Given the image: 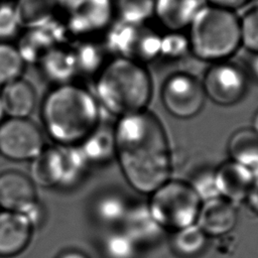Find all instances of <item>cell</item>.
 Here are the masks:
<instances>
[{"mask_svg":"<svg viewBox=\"0 0 258 258\" xmlns=\"http://www.w3.org/2000/svg\"><path fill=\"white\" fill-rule=\"evenodd\" d=\"M202 86L206 97L220 106H231L243 99L248 88L245 70L234 62H213L205 73Z\"/></svg>","mask_w":258,"mask_h":258,"instance_id":"cell-9","label":"cell"},{"mask_svg":"<svg viewBox=\"0 0 258 258\" xmlns=\"http://www.w3.org/2000/svg\"><path fill=\"white\" fill-rule=\"evenodd\" d=\"M99 115L95 95L76 82L52 86L41 104L47 133L63 146L83 142L97 128Z\"/></svg>","mask_w":258,"mask_h":258,"instance_id":"cell-2","label":"cell"},{"mask_svg":"<svg viewBox=\"0 0 258 258\" xmlns=\"http://www.w3.org/2000/svg\"><path fill=\"white\" fill-rule=\"evenodd\" d=\"M252 129L258 134V110L256 111L254 117H253V127Z\"/></svg>","mask_w":258,"mask_h":258,"instance_id":"cell-37","label":"cell"},{"mask_svg":"<svg viewBox=\"0 0 258 258\" xmlns=\"http://www.w3.org/2000/svg\"><path fill=\"white\" fill-rule=\"evenodd\" d=\"M88 160L74 145L43 149L30 164V180L42 187L70 184L80 178Z\"/></svg>","mask_w":258,"mask_h":258,"instance_id":"cell-6","label":"cell"},{"mask_svg":"<svg viewBox=\"0 0 258 258\" xmlns=\"http://www.w3.org/2000/svg\"><path fill=\"white\" fill-rule=\"evenodd\" d=\"M237 221L234 204L219 197L202 203L197 225L207 236L224 237L234 230Z\"/></svg>","mask_w":258,"mask_h":258,"instance_id":"cell-13","label":"cell"},{"mask_svg":"<svg viewBox=\"0 0 258 258\" xmlns=\"http://www.w3.org/2000/svg\"><path fill=\"white\" fill-rule=\"evenodd\" d=\"M112 3L119 22L146 24L154 14V0H112Z\"/></svg>","mask_w":258,"mask_h":258,"instance_id":"cell-24","label":"cell"},{"mask_svg":"<svg viewBox=\"0 0 258 258\" xmlns=\"http://www.w3.org/2000/svg\"><path fill=\"white\" fill-rule=\"evenodd\" d=\"M104 249L109 258H133L136 252V244L126 233L119 231L108 236Z\"/></svg>","mask_w":258,"mask_h":258,"instance_id":"cell-30","label":"cell"},{"mask_svg":"<svg viewBox=\"0 0 258 258\" xmlns=\"http://www.w3.org/2000/svg\"><path fill=\"white\" fill-rule=\"evenodd\" d=\"M249 207L258 214V178H256L246 198Z\"/></svg>","mask_w":258,"mask_h":258,"instance_id":"cell-34","label":"cell"},{"mask_svg":"<svg viewBox=\"0 0 258 258\" xmlns=\"http://www.w3.org/2000/svg\"><path fill=\"white\" fill-rule=\"evenodd\" d=\"M17 0H0V3H14Z\"/></svg>","mask_w":258,"mask_h":258,"instance_id":"cell-39","label":"cell"},{"mask_svg":"<svg viewBox=\"0 0 258 258\" xmlns=\"http://www.w3.org/2000/svg\"><path fill=\"white\" fill-rule=\"evenodd\" d=\"M129 207L123 198L117 195L103 197L97 205L99 219L106 224H122Z\"/></svg>","mask_w":258,"mask_h":258,"instance_id":"cell-27","label":"cell"},{"mask_svg":"<svg viewBox=\"0 0 258 258\" xmlns=\"http://www.w3.org/2000/svg\"><path fill=\"white\" fill-rule=\"evenodd\" d=\"M0 207L25 215L32 223L39 219L34 183L24 174L9 170L0 174Z\"/></svg>","mask_w":258,"mask_h":258,"instance_id":"cell-12","label":"cell"},{"mask_svg":"<svg viewBox=\"0 0 258 258\" xmlns=\"http://www.w3.org/2000/svg\"><path fill=\"white\" fill-rule=\"evenodd\" d=\"M152 82L144 64L119 56L110 58L95 77V97L110 113L123 117L145 110Z\"/></svg>","mask_w":258,"mask_h":258,"instance_id":"cell-3","label":"cell"},{"mask_svg":"<svg viewBox=\"0 0 258 258\" xmlns=\"http://www.w3.org/2000/svg\"><path fill=\"white\" fill-rule=\"evenodd\" d=\"M189 51L211 62L228 60L241 46L239 17L234 11L205 4L188 26Z\"/></svg>","mask_w":258,"mask_h":258,"instance_id":"cell-4","label":"cell"},{"mask_svg":"<svg viewBox=\"0 0 258 258\" xmlns=\"http://www.w3.org/2000/svg\"><path fill=\"white\" fill-rule=\"evenodd\" d=\"M58 258H88V257L79 251H68L62 253Z\"/></svg>","mask_w":258,"mask_h":258,"instance_id":"cell-36","label":"cell"},{"mask_svg":"<svg viewBox=\"0 0 258 258\" xmlns=\"http://www.w3.org/2000/svg\"><path fill=\"white\" fill-rule=\"evenodd\" d=\"M239 21L241 46L251 53H258V6L247 10Z\"/></svg>","mask_w":258,"mask_h":258,"instance_id":"cell-29","label":"cell"},{"mask_svg":"<svg viewBox=\"0 0 258 258\" xmlns=\"http://www.w3.org/2000/svg\"><path fill=\"white\" fill-rule=\"evenodd\" d=\"M252 56L249 58L248 61V72H246L247 76L248 74L255 79L258 82V53H251Z\"/></svg>","mask_w":258,"mask_h":258,"instance_id":"cell-35","label":"cell"},{"mask_svg":"<svg viewBox=\"0 0 258 258\" xmlns=\"http://www.w3.org/2000/svg\"><path fill=\"white\" fill-rule=\"evenodd\" d=\"M150 195L148 210L163 230L175 232L197 222L203 202L189 182L168 179Z\"/></svg>","mask_w":258,"mask_h":258,"instance_id":"cell-5","label":"cell"},{"mask_svg":"<svg viewBox=\"0 0 258 258\" xmlns=\"http://www.w3.org/2000/svg\"><path fill=\"white\" fill-rule=\"evenodd\" d=\"M115 155L127 182L151 194L169 179L171 155L158 118L145 110L120 117L114 127Z\"/></svg>","mask_w":258,"mask_h":258,"instance_id":"cell-1","label":"cell"},{"mask_svg":"<svg viewBox=\"0 0 258 258\" xmlns=\"http://www.w3.org/2000/svg\"><path fill=\"white\" fill-rule=\"evenodd\" d=\"M73 47L78 76H93L102 70L107 58L108 50L103 43L93 40V38L80 39Z\"/></svg>","mask_w":258,"mask_h":258,"instance_id":"cell-22","label":"cell"},{"mask_svg":"<svg viewBox=\"0 0 258 258\" xmlns=\"http://www.w3.org/2000/svg\"><path fill=\"white\" fill-rule=\"evenodd\" d=\"M45 81L52 86L75 82L78 76L73 47L60 44L49 49L37 63Z\"/></svg>","mask_w":258,"mask_h":258,"instance_id":"cell-16","label":"cell"},{"mask_svg":"<svg viewBox=\"0 0 258 258\" xmlns=\"http://www.w3.org/2000/svg\"><path fill=\"white\" fill-rule=\"evenodd\" d=\"M205 99L202 82L188 73H174L162 86L163 106L176 118L188 119L198 115L204 107Z\"/></svg>","mask_w":258,"mask_h":258,"instance_id":"cell-10","label":"cell"},{"mask_svg":"<svg viewBox=\"0 0 258 258\" xmlns=\"http://www.w3.org/2000/svg\"><path fill=\"white\" fill-rule=\"evenodd\" d=\"M0 99L9 118H28L36 106V92L31 83L19 78L1 87Z\"/></svg>","mask_w":258,"mask_h":258,"instance_id":"cell-18","label":"cell"},{"mask_svg":"<svg viewBox=\"0 0 258 258\" xmlns=\"http://www.w3.org/2000/svg\"><path fill=\"white\" fill-rule=\"evenodd\" d=\"M231 160L247 168L258 178V134L252 128H242L232 134L228 142Z\"/></svg>","mask_w":258,"mask_h":258,"instance_id":"cell-20","label":"cell"},{"mask_svg":"<svg viewBox=\"0 0 258 258\" xmlns=\"http://www.w3.org/2000/svg\"><path fill=\"white\" fill-rule=\"evenodd\" d=\"M22 29L38 27L56 18L58 0H17L13 3Z\"/></svg>","mask_w":258,"mask_h":258,"instance_id":"cell-21","label":"cell"},{"mask_svg":"<svg viewBox=\"0 0 258 258\" xmlns=\"http://www.w3.org/2000/svg\"><path fill=\"white\" fill-rule=\"evenodd\" d=\"M208 236L197 225L177 230L171 238L174 252L182 257H194L201 254L207 246Z\"/></svg>","mask_w":258,"mask_h":258,"instance_id":"cell-25","label":"cell"},{"mask_svg":"<svg viewBox=\"0 0 258 258\" xmlns=\"http://www.w3.org/2000/svg\"><path fill=\"white\" fill-rule=\"evenodd\" d=\"M4 110H3V107H2V103H1V99H0V122L2 121L3 117H4Z\"/></svg>","mask_w":258,"mask_h":258,"instance_id":"cell-38","label":"cell"},{"mask_svg":"<svg viewBox=\"0 0 258 258\" xmlns=\"http://www.w3.org/2000/svg\"><path fill=\"white\" fill-rule=\"evenodd\" d=\"M209 5L235 11L236 9L243 7L249 0H206Z\"/></svg>","mask_w":258,"mask_h":258,"instance_id":"cell-33","label":"cell"},{"mask_svg":"<svg viewBox=\"0 0 258 258\" xmlns=\"http://www.w3.org/2000/svg\"><path fill=\"white\" fill-rule=\"evenodd\" d=\"M32 223L19 213L0 212V256L10 257L20 253L28 245Z\"/></svg>","mask_w":258,"mask_h":258,"instance_id":"cell-15","label":"cell"},{"mask_svg":"<svg viewBox=\"0 0 258 258\" xmlns=\"http://www.w3.org/2000/svg\"><path fill=\"white\" fill-rule=\"evenodd\" d=\"M123 232L135 244H150L157 241L164 231L152 218L147 205L129 207L122 222Z\"/></svg>","mask_w":258,"mask_h":258,"instance_id":"cell-19","label":"cell"},{"mask_svg":"<svg viewBox=\"0 0 258 258\" xmlns=\"http://www.w3.org/2000/svg\"><path fill=\"white\" fill-rule=\"evenodd\" d=\"M44 149L43 136L27 118L0 122V153L12 160H32Z\"/></svg>","mask_w":258,"mask_h":258,"instance_id":"cell-11","label":"cell"},{"mask_svg":"<svg viewBox=\"0 0 258 258\" xmlns=\"http://www.w3.org/2000/svg\"><path fill=\"white\" fill-rule=\"evenodd\" d=\"M25 67L15 43L0 41V87L22 78Z\"/></svg>","mask_w":258,"mask_h":258,"instance_id":"cell-26","label":"cell"},{"mask_svg":"<svg viewBox=\"0 0 258 258\" xmlns=\"http://www.w3.org/2000/svg\"><path fill=\"white\" fill-rule=\"evenodd\" d=\"M190 185L192 186L202 202H206L220 197L216 187L214 172L205 171L203 173H200L190 182Z\"/></svg>","mask_w":258,"mask_h":258,"instance_id":"cell-32","label":"cell"},{"mask_svg":"<svg viewBox=\"0 0 258 258\" xmlns=\"http://www.w3.org/2000/svg\"><path fill=\"white\" fill-rule=\"evenodd\" d=\"M64 9L68 33L79 40L106 31L115 17L112 0H72Z\"/></svg>","mask_w":258,"mask_h":258,"instance_id":"cell-8","label":"cell"},{"mask_svg":"<svg viewBox=\"0 0 258 258\" xmlns=\"http://www.w3.org/2000/svg\"><path fill=\"white\" fill-rule=\"evenodd\" d=\"M214 175L219 196L233 204L246 200L255 180L247 168L233 160L222 163Z\"/></svg>","mask_w":258,"mask_h":258,"instance_id":"cell-14","label":"cell"},{"mask_svg":"<svg viewBox=\"0 0 258 258\" xmlns=\"http://www.w3.org/2000/svg\"><path fill=\"white\" fill-rule=\"evenodd\" d=\"M189 52L187 34L182 31H166L160 35L159 57L178 59Z\"/></svg>","mask_w":258,"mask_h":258,"instance_id":"cell-28","label":"cell"},{"mask_svg":"<svg viewBox=\"0 0 258 258\" xmlns=\"http://www.w3.org/2000/svg\"><path fill=\"white\" fill-rule=\"evenodd\" d=\"M204 5V0H154L153 17L166 31H182Z\"/></svg>","mask_w":258,"mask_h":258,"instance_id":"cell-17","label":"cell"},{"mask_svg":"<svg viewBox=\"0 0 258 258\" xmlns=\"http://www.w3.org/2000/svg\"><path fill=\"white\" fill-rule=\"evenodd\" d=\"M86 159L94 162H104L115 154L114 128H97L82 142L80 147Z\"/></svg>","mask_w":258,"mask_h":258,"instance_id":"cell-23","label":"cell"},{"mask_svg":"<svg viewBox=\"0 0 258 258\" xmlns=\"http://www.w3.org/2000/svg\"><path fill=\"white\" fill-rule=\"evenodd\" d=\"M22 28L13 3H0V41L12 42Z\"/></svg>","mask_w":258,"mask_h":258,"instance_id":"cell-31","label":"cell"},{"mask_svg":"<svg viewBox=\"0 0 258 258\" xmlns=\"http://www.w3.org/2000/svg\"><path fill=\"white\" fill-rule=\"evenodd\" d=\"M105 45L115 56L144 64L159 57L160 35L146 24L112 23L105 31Z\"/></svg>","mask_w":258,"mask_h":258,"instance_id":"cell-7","label":"cell"}]
</instances>
